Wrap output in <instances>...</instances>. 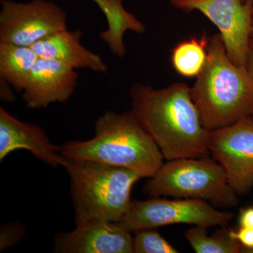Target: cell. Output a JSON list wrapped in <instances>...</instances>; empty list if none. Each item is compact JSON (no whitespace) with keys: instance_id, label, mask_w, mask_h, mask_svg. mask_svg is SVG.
I'll return each mask as SVG.
<instances>
[{"instance_id":"10","label":"cell","mask_w":253,"mask_h":253,"mask_svg":"<svg viewBox=\"0 0 253 253\" xmlns=\"http://www.w3.org/2000/svg\"><path fill=\"white\" fill-rule=\"evenodd\" d=\"M130 234L117 223L94 219L59 234L54 250L63 253H133Z\"/></svg>"},{"instance_id":"5","label":"cell","mask_w":253,"mask_h":253,"mask_svg":"<svg viewBox=\"0 0 253 253\" xmlns=\"http://www.w3.org/2000/svg\"><path fill=\"white\" fill-rule=\"evenodd\" d=\"M144 189L154 197L201 200L220 208L235 207L239 203V195L229 184L224 168L208 157L167 161Z\"/></svg>"},{"instance_id":"20","label":"cell","mask_w":253,"mask_h":253,"mask_svg":"<svg viewBox=\"0 0 253 253\" xmlns=\"http://www.w3.org/2000/svg\"><path fill=\"white\" fill-rule=\"evenodd\" d=\"M1 229L7 231L9 236L1 238V250L6 249L8 246H12L18 239L21 238L22 234L23 228L20 226V224H12L8 225H3Z\"/></svg>"},{"instance_id":"3","label":"cell","mask_w":253,"mask_h":253,"mask_svg":"<svg viewBox=\"0 0 253 253\" xmlns=\"http://www.w3.org/2000/svg\"><path fill=\"white\" fill-rule=\"evenodd\" d=\"M68 159L89 160L152 177L163 164L159 148L131 111H106L95 123V135L86 141H71L61 146Z\"/></svg>"},{"instance_id":"21","label":"cell","mask_w":253,"mask_h":253,"mask_svg":"<svg viewBox=\"0 0 253 253\" xmlns=\"http://www.w3.org/2000/svg\"><path fill=\"white\" fill-rule=\"evenodd\" d=\"M12 88L13 86L7 81L0 77V97L4 102H12L14 101L16 96Z\"/></svg>"},{"instance_id":"26","label":"cell","mask_w":253,"mask_h":253,"mask_svg":"<svg viewBox=\"0 0 253 253\" xmlns=\"http://www.w3.org/2000/svg\"><path fill=\"white\" fill-rule=\"evenodd\" d=\"M249 253H253V250H252V251H249Z\"/></svg>"},{"instance_id":"16","label":"cell","mask_w":253,"mask_h":253,"mask_svg":"<svg viewBox=\"0 0 253 253\" xmlns=\"http://www.w3.org/2000/svg\"><path fill=\"white\" fill-rule=\"evenodd\" d=\"M209 39L191 38L179 43L172 50L171 61L176 72L183 77H197L204 69L208 57Z\"/></svg>"},{"instance_id":"22","label":"cell","mask_w":253,"mask_h":253,"mask_svg":"<svg viewBox=\"0 0 253 253\" xmlns=\"http://www.w3.org/2000/svg\"><path fill=\"white\" fill-rule=\"evenodd\" d=\"M240 227L253 228V207L245 208L239 214Z\"/></svg>"},{"instance_id":"6","label":"cell","mask_w":253,"mask_h":253,"mask_svg":"<svg viewBox=\"0 0 253 253\" xmlns=\"http://www.w3.org/2000/svg\"><path fill=\"white\" fill-rule=\"evenodd\" d=\"M232 217L231 213L217 211L212 205L201 200L154 197L146 201L131 200L127 212L117 224L130 233L179 224L208 229L226 227Z\"/></svg>"},{"instance_id":"11","label":"cell","mask_w":253,"mask_h":253,"mask_svg":"<svg viewBox=\"0 0 253 253\" xmlns=\"http://www.w3.org/2000/svg\"><path fill=\"white\" fill-rule=\"evenodd\" d=\"M78 80L76 69L56 60L39 58L21 96L29 109H46L56 102L66 104Z\"/></svg>"},{"instance_id":"12","label":"cell","mask_w":253,"mask_h":253,"mask_svg":"<svg viewBox=\"0 0 253 253\" xmlns=\"http://www.w3.org/2000/svg\"><path fill=\"white\" fill-rule=\"evenodd\" d=\"M18 149L28 150L52 167L63 166L66 158L61 147L50 141L45 131L38 125L23 122L0 108V161Z\"/></svg>"},{"instance_id":"19","label":"cell","mask_w":253,"mask_h":253,"mask_svg":"<svg viewBox=\"0 0 253 253\" xmlns=\"http://www.w3.org/2000/svg\"><path fill=\"white\" fill-rule=\"evenodd\" d=\"M229 234L242 246L241 253H249L253 250V228L239 227L237 230H229Z\"/></svg>"},{"instance_id":"15","label":"cell","mask_w":253,"mask_h":253,"mask_svg":"<svg viewBox=\"0 0 253 253\" xmlns=\"http://www.w3.org/2000/svg\"><path fill=\"white\" fill-rule=\"evenodd\" d=\"M39 56L30 46L0 42V77L23 92Z\"/></svg>"},{"instance_id":"18","label":"cell","mask_w":253,"mask_h":253,"mask_svg":"<svg viewBox=\"0 0 253 253\" xmlns=\"http://www.w3.org/2000/svg\"><path fill=\"white\" fill-rule=\"evenodd\" d=\"M133 250L135 253H177L179 251L155 229L134 232Z\"/></svg>"},{"instance_id":"24","label":"cell","mask_w":253,"mask_h":253,"mask_svg":"<svg viewBox=\"0 0 253 253\" xmlns=\"http://www.w3.org/2000/svg\"><path fill=\"white\" fill-rule=\"evenodd\" d=\"M250 44H253V17L252 23V33H251V42H250Z\"/></svg>"},{"instance_id":"7","label":"cell","mask_w":253,"mask_h":253,"mask_svg":"<svg viewBox=\"0 0 253 253\" xmlns=\"http://www.w3.org/2000/svg\"><path fill=\"white\" fill-rule=\"evenodd\" d=\"M176 9L198 11L219 31L226 54L234 64L247 66L250 50L253 4L243 0H169Z\"/></svg>"},{"instance_id":"9","label":"cell","mask_w":253,"mask_h":253,"mask_svg":"<svg viewBox=\"0 0 253 253\" xmlns=\"http://www.w3.org/2000/svg\"><path fill=\"white\" fill-rule=\"evenodd\" d=\"M209 151L236 194H249L253 189V116L211 131Z\"/></svg>"},{"instance_id":"13","label":"cell","mask_w":253,"mask_h":253,"mask_svg":"<svg viewBox=\"0 0 253 253\" xmlns=\"http://www.w3.org/2000/svg\"><path fill=\"white\" fill-rule=\"evenodd\" d=\"M81 30L56 32L37 42L31 47L40 58L56 60L73 68H88L96 72L106 73L107 65L99 54L81 44Z\"/></svg>"},{"instance_id":"4","label":"cell","mask_w":253,"mask_h":253,"mask_svg":"<svg viewBox=\"0 0 253 253\" xmlns=\"http://www.w3.org/2000/svg\"><path fill=\"white\" fill-rule=\"evenodd\" d=\"M66 158V157H65ZM76 224L99 219L118 223L130 206L131 190L140 175L126 168L89 160L68 159Z\"/></svg>"},{"instance_id":"2","label":"cell","mask_w":253,"mask_h":253,"mask_svg":"<svg viewBox=\"0 0 253 253\" xmlns=\"http://www.w3.org/2000/svg\"><path fill=\"white\" fill-rule=\"evenodd\" d=\"M203 125L210 131L253 116V81L229 59L219 33L209 39L204 69L191 87Z\"/></svg>"},{"instance_id":"25","label":"cell","mask_w":253,"mask_h":253,"mask_svg":"<svg viewBox=\"0 0 253 253\" xmlns=\"http://www.w3.org/2000/svg\"><path fill=\"white\" fill-rule=\"evenodd\" d=\"M244 1H251V2H252L253 4V0H243Z\"/></svg>"},{"instance_id":"14","label":"cell","mask_w":253,"mask_h":253,"mask_svg":"<svg viewBox=\"0 0 253 253\" xmlns=\"http://www.w3.org/2000/svg\"><path fill=\"white\" fill-rule=\"evenodd\" d=\"M94 1L104 13L108 23V28L101 32L100 39L107 44L113 54L124 57L126 53L123 42L125 33L130 31L143 34L146 31L144 23L125 9L122 0Z\"/></svg>"},{"instance_id":"1","label":"cell","mask_w":253,"mask_h":253,"mask_svg":"<svg viewBox=\"0 0 253 253\" xmlns=\"http://www.w3.org/2000/svg\"><path fill=\"white\" fill-rule=\"evenodd\" d=\"M129 94L131 113L164 159L207 157L211 131L203 125L186 83H173L160 89L135 83Z\"/></svg>"},{"instance_id":"8","label":"cell","mask_w":253,"mask_h":253,"mask_svg":"<svg viewBox=\"0 0 253 253\" xmlns=\"http://www.w3.org/2000/svg\"><path fill=\"white\" fill-rule=\"evenodd\" d=\"M1 4L0 42L31 47L53 33L67 30L66 11L52 1L4 0Z\"/></svg>"},{"instance_id":"17","label":"cell","mask_w":253,"mask_h":253,"mask_svg":"<svg viewBox=\"0 0 253 253\" xmlns=\"http://www.w3.org/2000/svg\"><path fill=\"white\" fill-rule=\"evenodd\" d=\"M184 237L197 253H239L242 248L226 227L208 236L207 228L194 226L186 231Z\"/></svg>"},{"instance_id":"23","label":"cell","mask_w":253,"mask_h":253,"mask_svg":"<svg viewBox=\"0 0 253 253\" xmlns=\"http://www.w3.org/2000/svg\"><path fill=\"white\" fill-rule=\"evenodd\" d=\"M246 69L253 81V44H250L249 54Z\"/></svg>"}]
</instances>
